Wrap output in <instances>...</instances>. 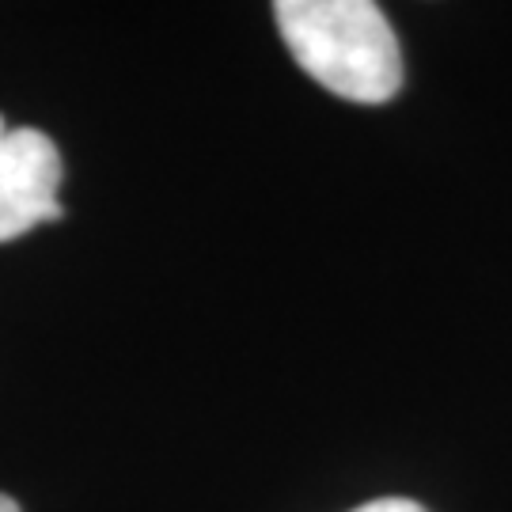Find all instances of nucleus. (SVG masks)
Wrapping results in <instances>:
<instances>
[{"mask_svg":"<svg viewBox=\"0 0 512 512\" xmlns=\"http://www.w3.org/2000/svg\"><path fill=\"white\" fill-rule=\"evenodd\" d=\"M0 512H19V505L8 494H0Z\"/></svg>","mask_w":512,"mask_h":512,"instance_id":"20e7f679","label":"nucleus"},{"mask_svg":"<svg viewBox=\"0 0 512 512\" xmlns=\"http://www.w3.org/2000/svg\"><path fill=\"white\" fill-rule=\"evenodd\" d=\"M353 512H425L418 501H410V497H380V501H368L361 509Z\"/></svg>","mask_w":512,"mask_h":512,"instance_id":"7ed1b4c3","label":"nucleus"},{"mask_svg":"<svg viewBox=\"0 0 512 512\" xmlns=\"http://www.w3.org/2000/svg\"><path fill=\"white\" fill-rule=\"evenodd\" d=\"M277 31L293 61L338 99L376 107L403 88V50L372 0H277Z\"/></svg>","mask_w":512,"mask_h":512,"instance_id":"f257e3e1","label":"nucleus"},{"mask_svg":"<svg viewBox=\"0 0 512 512\" xmlns=\"http://www.w3.org/2000/svg\"><path fill=\"white\" fill-rule=\"evenodd\" d=\"M61 175V152L42 129L8 126L0 118V243L65 213L57 198Z\"/></svg>","mask_w":512,"mask_h":512,"instance_id":"f03ea898","label":"nucleus"}]
</instances>
